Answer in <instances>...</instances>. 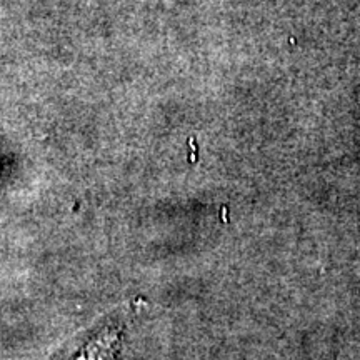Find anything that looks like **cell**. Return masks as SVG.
I'll return each instance as SVG.
<instances>
[{
  "label": "cell",
  "mask_w": 360,
  "mask_h": 360,
  "mask_svg": "<svg viewBox=\"0 0 360 360\" xmlns=\"http://www.w3.org/2000/svg\"><path fill=\"white\" fill-rule=\"evenodd\" d=\"M122 323L105 321L72 339L52 360H115L122 349Z\"/></svg>",
  "instance_id": "1"
}]
</instances>
